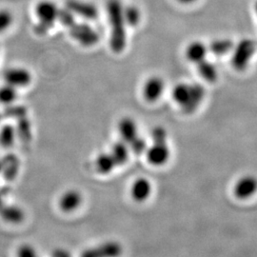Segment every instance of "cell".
Segmentation results:
<instances>
[{
	"label": "cell",
	"mask_w": 257,
	"mask_h": 257,
	"mask_svg": "<svg viewBox=\"0 0 257 257\" xmlns=\"http://www.w3.org/2000/svg\"><path fill=\"white\" fill-rule=\"evenodd\" d=\"M152 185L146 178H138L131 188V195L137 202H144L151 195Z\"/></svg>",
	"instance_id": "4fadbf2b"
},
{
	"label": "cell",
	"mask_w": 257,
	"mask_h": 257,
	"mask_svg": "<svg viewBox=\"0 0 257 257\" xmlns=\"http://www.w3.org/2000/svg\"><path fill=\"white\" fill-rule=\"evenodd\" d=\"M51 257H72L71 253L65 249V248H55V250L52 253Z\"/></svg>",
	"instance_id": "1f68e13d"
},
{
	"label": "cell",
	"mask_w": 257,
	"mask_h": 257,
	"mask_svg": "<svg viewBox=\"0 0 257 257\" xmlns=\"http://www.w3.org/2000/svg\"><path fill=\"white\" fill-rule=\"evenodd\" d=\"M164 88V81L158 76H153L144 84L143 95L147 101L155 102L162 95Z\"/></svg>",
	"instance_id": "7c38bea8"
},
{
	"label": "cell",
	"mask_w": 257,
	"mask_h": 257,
	"mask_svg": "<svg viewBox=\"0 0 257 257\" xmlns=\"http://www.w3.org/2000/svg\"><path fill=\"white\" fill-rule=\"evenodd\" d=\"M57 21L60 22V24H62V26L64 27L71 28L74 23L76 22L75 16L69 9L65 8H60L59 13H58V19Z\"/></svg>",
	"instance_id": "484cf974"
},
{
	"label": "cell",
	"mask_w": 257,
	"mask_h": 257,
	"mask_svg": "<svg viewBox=\"0 0 257 257\" xmlns=\"http://www.w3.org/2000/svg\"><path fill=\"white\" fill-rule=\"evenodd\" d=\"M128 146H130L128 147L130 151H132L137 156H140L143 153H145L148 148L147 143L144 140V138H140V137H138L135 140H133L128 144Z\"/></svg>",
	"instance_id": "f1b7e54d"
},
{
	"label": "cell",
	"mask_w": 257,
	"mask_h": 257,
	"mask_svg": "<svg viewBox=\"0 0 257 257\" xmlns=\"http://www.w3.org/2000/svg\"><path fill=\"white\" fill-rule=\"evenodd\" d=\"M19 158L15 155H8L1 160L2 165V175L6 180L13 181L19 172Z\"/></svg>",
	"instance_id": "2e32d148"
},
{
	"label": "cell",
	"mask_w": 257,
	"mask_h": 257,
	"mask_svg": "<svg viewBox=\"0 0 257 257\" xmlns=\"http://www.w3.org/2000/svg\"><path fill=\"white\" fill-rule=\"evenodd\" d=\"M205 94L204 87L198 83H181L176 85L173 90V98L186 113H193L196 110L202 103Z\"/></svg>",
	"instance_id": "7a4b0ae2"
},
{
	"label": "cell",
	"mask_w": 257,
	"mask_h": 257,
	"mask_svg": "<svg viewBox=\"0 0 257 257\" xmlns=\"http://www.w3.org/2000/svg\"><path fill=\"white\" fill-rule=\"evenodd\" d=\"M3 205H4V203L2 201V197H1V195H0V208H1Z\"/></svg>",
	"instance_id": "836d02e7"
},
{
	"label": "cell",
	"mask_w": 257,
	"mask_h": 257,
	"mask_svg": "<svg viewBox=\"0 0 257 257\" xmlns=\"http://www.w3.org/2000/svg\"><path fill=\"white\" fill-rule=\"evenodd\" d=\"M254 10H255V13H256L257 15V0L255 1V5H254Z\"/></svg>",
	"instance_id": "e575fe53"
},
{
	"label": "cell",
	"mask_w": 257,
	"mask_h": 257,
	"mask_svg": "<svg viewBox=\"0 0 257 257\" xmlns=\"http://www.w3.org/2000/svg\"><path fill=\"white\" fill-rule=\"evenodd\" d=\"M233 47V42L230 39H215L210 44L209 51L215 56H222L232 51Z\"/></svg>",
	"instance_id": "ffe728a7"
},
{
	"label": "cell",
	"mask_w": 257,
	"mask_h": 257,
	"mask_svg": "<svg viewBox=\"0 0 257 257\" xmlns=\"http://www.w3.org/2000/svg\"><path fill=\"white\" fill-rule=\"evenodd\" d=\"M65 7L70 10L75 17H80L89 21L97 19L99 16V11L95 4L85 0H68Z\"/></svg>",
	"instance_id": "8992f818"
},
{
	"label": "cell",
	"mask_w": 257,
	"mask_h": 257,
	"mask_svg": "<svg viewBox=\"0 0 257 257\" xmlns=\"http://www.w3.org/2000/svg\"><path fill=\"white\" fill-rule=\"evenodd\" d=\"M58 6L54 1L41 0L36 6V15L38 22L35 26V32L39 36H44L55 26L58 19Z\"/></svg>",
	"instance_id": "3957f363"
},
{
	"label": "cell",
	"mask_w": 257,
	"mask_h": 257,
	"mask_svg": "<svg viewBox=\"0 0 257 257\" xmlns=\"http://www.w3.org/2000/svg\"><path fill=\"white\" fill-rule=\"evenodd\" d=\"M5 114L8 117L19 120L27 116V109L21 105H9V107L5 110Z\"/></svg>",
	"instance_id": "4316f807"
},
{
	"label": "cell",
	"mask_w": 257,
	"mask_h": 257,
	"mask_svg": "<svg viewBox=\"0 0 257 257\" xmlns=\"http://www.w3.org/2000/svg\"><path fill=\"white\" fill-rule=\"evenodd\" d=\"M234 51L231 57V65L237 71H244L256 51V43L249 38L242 39L233 47Z\"/></svg>",
	"instance_id": "277c9868"
},
{
	"label": "cell",
	"mask_w": 257,
	"mask_h": 257,
	"mask_svg": "<svg viewBox=\"0 0 257 257\" xmlns=\"http://www.w3.org/2000/svg\"><path fill=\"white\" fill-rule=\"evenodd\" d=\"M118 131L122 141L127 145L138 137V125L135 120L130 117H125L120 120Z\"/></svg>",
	"instance_id": "5bb4252c"
},
{
	"label": "cell",
	"mask_w": 257,
	"mask_h": 257,
	"mask_svg": "<svg viewBox=\"0 0 257 257\" xmlns=\"http://www.w3.org/2000/svg\"><path fill=\"white\" fill-rule=\"evenodd\" d=\"M6 84L15 87L16 89L25 88L32 82V74L25 68L14 67L6 70L4 73Z\"/></svg>",
	"instance_id": "ba28073f"
},
{
	"label": "cell",
	"mask_w": 257,
	"mask_h": 257,
	"mask_svg": "<svg viewBox=\"0 0 257 257\" xmlns=\"http://www.w3.org/2000/svg\"><path fill=\"white\" fill-rule=\"evenodd\" d=\"M110 154L112 156L116 166L124 165L128 161L130 149L125 142L118 141L112 145Z\"/></svg>",
	"instance_id": "ac0fdd59"
},
{
	"label": "cell",
	"mask_w": 257,
	"mask_h": 257,
	"mask_svg": "<svg viewBox=\"0 0 257 257\" xmlns=\"http://www.w3.org/2000/svg\"><path fill=\"white\" fill-rule=\"evenodd\" d=\"M208 52L207 46L200 41H193L186 49V57L189 61L198 64L206 59Z\"/></svg>",
	"instance_id": "e0dca14e"
},
{
	"label": "cell",
	"mask_w": 257,
	"mask_h": 257,
	"mask_svg": "<svg viewBox=\"0 0 257 257\" xmlns=\"http://www.w3.org/2000/svg\"><path fill=\"white\" fill-rule=\"evenodd\" d=\"M14 22V16L9 10H0V34L6 32Z\"/></svg>",
	"instance_id": "83f0119b"
},
{
	"label": "cell",
	"mask_w": 257,
	"mask_h": 257,
	"mask_svg": "<svg viewBox=\"0 0 257 257\" xmlns=\"http://www.w3.org/2000/svg\"><path fill=\"white\" fill-rule=\"evenodd\" d=\"M197 65V71L206 81L212 83L215 82L217 79V70L215 66L210 61L204 59Z\"/></svg>",
	"instance_id": "44dd1931"
},
{
	"label": "cell",
	"mask_w": 257,
	"mask_h": 257,
	"mask_svg": "<svg viewBox=\"0 0 257 257\" xmlns=\"http://www.w3.org/2000/svg\"><path fill=\"white\" fill-rule=\"evenodd\" d=\"M0 217L8 223L20 224L25 219V213L20 207L4 204L0 208Z\"/></svg>",
	"instance_id": "9a60e30c"
},
{
	"label": "cell",
	"mask_w": 257,
	"mask_h": 257,
	"mask_svg": "<svg viewBox=\"0 0 257 257\" xmlns=\"http://www.w3.org/2000/svg\"><path fill=\"white\" fill-rule=\"evenodd\" d=\"M18 138L16 127L12 125H4L0 128V145L3 148H11Z\"/></svg>",
	"instance_id": "7402d4cb"
},
{
	"label": "cell",
	"mask_w": 257,
	"mask_h": 257,
	"mask_svg": "<svg viewBox=\"0 0 257 257\" xmlns=\"http://www.w3.org/2000/svg\"><path fill=\"white\" fill-rule=\"evenodd\" d=\"M82 194L76 190L66 191L59 198V208L64 212H73L77 210L82 204Z\"/></svg>",
	"instance_id": "8fae6325"
},
{
	"label": "cell",
	"mask_w": 257,
	"mask_h": 257,
	"mask_svg": "<svg viewBox=\"0 0 257 257\" xmlns=\"http://www.w3.org/2000/svg\"><path fill=\"white\" fill-rule=\"evenodd\" d=\"M123 248L116 241H108L93 248H87L80 257H119Z\"/></svg>",
	"instance_id": "52a82bcc"
},
{
	"label": "cell",
	"mask_w": 257,
	"mask_h": 257,
	"mask_svg": "<svg viewBox=\"0 0 257 257\" xmlns=\"http://www.w3.org/2000/svg\"><path fill=\"white\" fill-rule=\"evenodd\" d=\"M257 192V178L246 175L240 178L234 186V194L239 199H247Z\"/></svg>",
	"instance_id": "30bf717a"
},
{
	"label": "cell",
	"mask_w": 257,
	"mask_h": 257,
	"mask_svg": "<svg viewBox=\"0 0 257 257\" xmlns=\"http://www.w3.org/2000/svg\"><path fill=\"white\" fill-rule=\"evenodd\" d=\"M2 173V165H1V160H0V175Z\"/></svg>",
	"instance_id": "d590c367"
},
{
	"label": "cell",
	"mask_w": 257,
	"mask_h": 257,
	"mask_svg": "<svg viewBox=\"0 0 257 257\" xmlns=\"http://www.w3.org/2000/svg\"><path fill=\"white\" fill-rule=\"evenodd\" d=\"M17 136L19 139L25 143L29 142L32 138V126L27 116L18 120V126L16 127Z\"/></svg>",
	"instance_id": "603a6c76"
},
{
	"label": "cell",
	"mask_w": 257,
	"mask_h": 257,
	"mask_svg": "<svg viewBox=\"0 0 257 257\" xmlns=\"http://www.w3.org/2000/svg\"><path fill=\"white\" fill-rule=\"evenodd\" d=\"M146 156L150 164L164 165L170 158V150L167 143H154L151 147L147 148Z\"/></svg>",
	"instance_id": "9c48e42d"
},
{
	"label": "cell",
	"mask_w": 257,
	"mask_h": 257,
	"mask_svg": "<svg viewBox=\"0 0 257 257\" xmlns=\"http://www.w3.org/2000/svg\"><path fill=\"white\" fill-rule=\"evenodd\" d=\"M18 98V89L11 85H4L0 87V103L4 105H12Z\"/></svg>",
	"instance_id": "d4e9b609"
},
{
	"label": "cell",
	"mask_w": 257,
	"mask_h": 257,
	"mask_svg": "<svg viewBox=\"0 0 257 257\" xmlns=\"http://www.w3.org/2000/svg\"><path fill=\"white\" fill-rule=\"evenodd\" d=\"M124 6L120 0H108L106 11L110 23V46L112 52L119 54L127 44L126 22L123 15Z\"/></svg>",
	"instance_id": "6da1fadb"
},
{
	"label": "cell",
	"mask_w": 257,
	"mask_h": 257,
	"mask_svg": "<svg viewBox=\"0 0 257 257\" xmlns=\"http://www.w3.org/2000/svg\"><path fill=\"white\" fill-rule=\"evenodd\" d=\"M123 15H124L126 25H128L130 27H136L141 20V13L138 8L134 5L124 7Z\"/></svg>",
	"instance_id": "cb8c5ba5"
},
{
	"label": "cell",
	"mask_w": 257,
	"mask_h": 257,
	"mask_svg": "<svg viewBox=\"0 0 257 257\" xmlns=\"http://www.w3.org/2000/svg\"><path fill=\"white\" fill-rule=\"evenodd\" d=\"M152 138L154 143H167L168 135L164 128L156 127L152 132Z\"/></svg>",
	"instance_id": "4dcf8cb0"
},
{
	"label": "cell",
	"mask_w": 257,
	"mask_h": 257,
	"mask_svg": "<svg viewBox=\"0 0 257 257\" xmlns=\"http://www.w3.org/2000/svg\"><path fill=\"white\" fill-rule=\"evenodd\" d=\"M69 32L71 37L82 46H93L97 44L100 39L98 32L85 22H75L72 27L69 28Z\"/></svg>",
	"instance_id": "5b68a950"
},
{
	"label": "cell",
	"mask_w": 257,
	"mask_h": 257,
	"mask_svg": "<svg viewBox=\"0 0 257 257\" xmlns=\"http://www.w3.org/2000/svg\"><path fill=\"white\" fill-rule=\"evenodd\" d=\"M95 167L99 174L108 175L113 171L116 167V164L110 153H104L97 156L95 161Z\"/></svg>",
	"instance_id": "d6986e66"
},
{
	"label": "cell",
	"mask_w": 257,
	"mask_h": 257,
	"mask_svg": "<svg viewBox=\"0 0 257 257\" xmlns=\"http://www.w3.org/2000/svg\"><path fill=\"white\" fill-rule=\"evenodd\" d=\"M17 256L18 257H39L37 249L34 248L32 245L23 244L21 245L17 250Z\"/></svg>",
	"instance_id": "f546056e"
},
{
	"label": "cell",
	"mask_w": 257,
	"mask_h": 257,
	"mask_svg": "<svg viewBox=\"0 0 257 257\" xmlns=\"http://www.w3.org/2000/svg\"><path fill=\"white\" fill-rule=\"evenodd\" d=\"M1 118H2V116H1V114H0V120H1Z\"/></svg>",
	"instance_id": "8d00e7d4"
},
{
	"label": "cell",
	"mask_w": 257,
	"mask_h": 257,
	"mask_svg": "<svg viewBox=\"0 0 257 257\" xmlns=\"http://www.w3.org/2000/svg\"><path fill=\"white\" fill-rule=\"evenodd\" d=\"M179 3H181V4H192V3H194L196 0H177Z\"/></svg>",
	"instance_id": "d6a6232c"
}]
</instances>
